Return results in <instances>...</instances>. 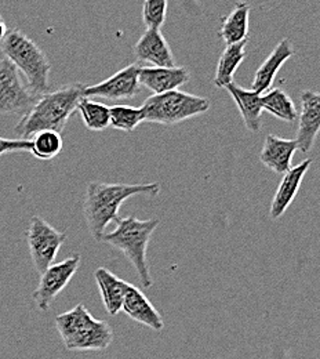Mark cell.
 Returning <instances> with one entry per match:
<instances>
[{
	"label": "cell",
	"mask_w": 320,
	"mask_h": 359,
	"mask_svg": "<svg viewBox=\"0 0 320 359\" xmlns=\"http://www.w3.org/2000/svg\"><path fill=\"white\" fill-rule=\"evenodd\" d=\"M109 115H111L109 126L116 130H122L127 133L134 132L142 122H145L144 112L141 108L115 105L109 108Z\"/></svg>",
	"instance_id": "obj_25"
},
{
	"label": "cell",
	"mask_w": 320,
	"mask_h": 359,
	"mask_svg": "<svg viewBox=\"0 0 320 359\" xmlns=\"http://www.w3.org/2000/svg\"><path fill=\"white\" fill-rule=\"evenodd\" d=\"M31 149V140H10L0 137V156L10 152H29Z\"/></svg>",
	"instance_id": "obj_27"
},
{
	"label": "cell",
	"mask_w": 320,
	"mask_h": 359,
	"mask_svg": "<svg viewBox=\"0 0 320 359\" xmlns=\"http://www.w3.org/2000/svg\"><path fill=\"white\" fill-rule=\"evenodd\" d=\"M189 71L183 67L159 68V67H141L138 72V82L153 94H163L167 91L179 90L189 82Z\"/></svg>",
	"instance_id": "obj_13"
},
{
	"label": "cell",
	"mask_w": 320,
	"mask_h": 359,
	"mask_svg": "<svg viewBox=\"0 0 320 359\" xmlns=\"http://www.w3.org/2000/svg\"><path fill=\"white\" fill-rule=\"evenodd\" d=\"M8 34V28H7V24H6V21L3 20V17H1V14H0V43L3 42V39L6 38V35Z\"/></svg>",
	"instance_id": "obj_28"
},
{
	"label": "cell",
	"mask_w": 320,
	"mask_h": 359,
	"mask_svg": "<svg viewBox=\"0 0 320 359\" xmlns=\"http://www.w3.org/2000/svg\"><path fill=\"white\" fill-rule=\"evenodd\" d=\"M294 53L295 50L291 45V42L287 38L281 39L274 47V51L270 54V57L257 69L256 76L253 79L251 90L263 95L264 93L271 89L279 69L283 67V64L287 60H290L294 55Z\"/></svg>",
	"instance_id": "obj_16"
},
{
	"label": "cell",
	"mask_w": 320,
	"mask_h": 359,
	"mask_svg": "<svg viewBox=\"0 0 320 359\" xmlns=\"http://www.w3.org/2000/svg\"><path fill=\"white\" fill-rule=\"evenodd\" d=\"M158 225V219L139 220L136 216L126 219L119 217L116 220V228L111 232H105L101 239V242L119 249L127 257L137 271L138 278L145 289H149L153 283L146 262V250Z\"/></svg>",
	"instance_id": "obj_4"
},
{
	"label": "cell",
	"mask_w": 320,
	"mask_h": 359,
	"mask_svg": "<svg viewBox=\"0 0 320 359\" xmlns=\"http://www.w3.org/2000/svg\"><path fill=\"white\" fill-rule=\"evenodd\" d=\"M251 7L247 1H236L232 11L221 24L220 38L225 45H235L249 39V21Z\"/></svg>",
	"instance_id": "obj_20"
},
{
	"label": "cell",
	"mask_w": 320,
	"mask_h": 359,
	"mask_svg": "<svg viewBox=\"0 0 320 359\" xmlns=\"http://www.w3.org/2000/svg\"><path fill=\"white\" fill-rule=\"evenodd\" d=\"M320 132V93L305 90L301 93V114L298 116L297 145L302 154H308Z\"/></svg>",
	"instance_id": "obj_11"
},
{
	"label": "cell",
	"mask_w": 320,
	"mask_h": 359,
	"mask_svg": "<svg viewBox=\"0 0 320 359\" xmlns=\"http://www.w3.org/2000/svg\"><path fill=\"white\" fill-rule=\"evenodd\" d=\"M76 111H79V114L89 130L102 132L109 128L111 115H109L108 105L90 100L88 97H83L79 101Z\"/></svg>",
	"instance_id": "obj_23"
},
{
	"label": "cell",
	"mask_w": 320,
	"mask_h": 359,
	"mask_svg": "<svg viewBox=\"0 0 320 359\" xmlns=\"http://www.w3.org/2000/svg\"><path fill=\"white\" fill-rule=\"evenodd\" d=\"M141 109L145 122L173 126L206 114L210 109V101L204 97L173 90L163 94H152L144 101Z\"/></svg>",
	"instance_id": "obj_6"
},
{
	"label": "cell",
	"mask_w": 320,
	"mask_h": 359,
	"mask_svg": "<svg viewBox=\"0 0 320 359\" xmlns=\"http://www.w3.org/2000/svg\"><path fill=\"white\" fill-rule=\"evenodd\" d=\"M167 15V0H144L142 22L146 28L160 29Z\"/></svg>",
	"instance_id": "obj_26"
},
{
	"label": "cell",
	"mask_w": 320,
	"mask_h": 359,
	"mask_svg": "<svg viewBox=\"0 0 320 359\" xmlns=\"http://www.w3.org/2000/svg\"><path fill=\"white\" fill-rule=\"evenodd\" d=\"M298 145L295 138H281L277 135H267L260 161L264 166L277 175H284L291 169V161L297 152Z\"/></svg>",
	"instance_id": "obj_15"
},
{
	"label": "cell",
	"mask_w": 320,
	"mask_h": 359,
	"mask_svg": "<svg viewBox=\"0 0 320 359\" xmlns=\"http://www.w3.org/2000/svg\"><path fill=\"white\" fill-rule=\"evenodd\" d=\"M160 192L159 182L116 184L92 181L88 184L83 213L88 228L95 241H101L106 226L116 223L119 209L125 201L136 195L156 196Z\"/></svg>",
	"instance_id": "obj_1"
},
{
	"label": "cell",
	"mask_w": 320,
	"mask_h": 359,
	"mask_svg": "<svg viewBox=\"0 0 320 359\" xmlns=\"http://www.w3.org/2000/svg\"><path fill=\"white\" fill-rule=\"evenodd\" d=\"M249 43V39L235 43V45H228L224 51L221 53L216 69V76H214V85L216 88H224L228 86L229 83L233 82L235 72L237 68L242 65V62L246 58V46Z\"/></svg>",
	"instance_id": "obj_21"
},
{
	"label": "cell",
	"mask_w": 320,
	"mask_h": 359,
	"mask_svg": "<svg viewBox=\"0 0 320 359\" xmlns=\"http://www.w3.org/2000/svg\"><path fill=\"white\" fill-rule=\"evenodd\" d=\"M29 152L39 161H51L62 151L64 141L62 135L58 132L43 130L35 133L31 138Z\"/></svg>",
	"instance_id": "obj_24"
},
{
	"label": "cell",
	"mask_w": 320,
	"mask_h": 359,
	"mask_svg": "<svg viewBox=\"0 0 320 359\" xmlns=\"http://www.w3.org/2000/svg\"><path fill=\"white\" fill-rule=\"evenodd\" d=\"M97 286L99 289L104 307L112 316L119 314L123 307L125 296L132 283L120 279L106 269H97L94 272Z\"/></svg>",
	"instance_id": "obj_17"
},
{
	"label": "cell",
	"mask_w": 320,
	"mask_h": 359,
	"mask_svg": "<svg viewBox=\"0 0 320 359\" xmlns=\"http://www.w3.org/2000/svg\"><path fill=\"white\" fill-rule=\"evenodd\" d=\"M133 53L139 62H148L159 68L176 67L173 51L158 28H146L133 47Z\"/></svg>",
	"instance_id": "obj_12"
},
{
	"label": "cell",
	"mask_w": 320,
	"mask_h": 359,
	"mask_svg": "<svg viewBox=\"0 0 320 359\" xmlns=\"http://www.w3.org/2000/svg\"><path fill=\"white\" fill-rule=\"evenodd\" d=\"M81 256L75 255L61 263L51 264L41 275L38 287L32 293V299L39 311L46 313L51 307L53 300L68 286L81 267Z\"/></svg>",
	"instance_id": "obj_9"
},
{
	"label": "cell",
	"mask_w": 320,
	"mask_h": 359,
	"mask_svg": "<svg viewBox=\"0 0 320 359\" xmlns=\"http://www.w3.org/2000/svg\"><path fill=\"white\" fill-rule=\"evenodd\" d=\"M139 68L141 67L138 64H130L123 69L118 71L106 81L97 83L94 86H86L83 95L88 98L98 97L112 101L132 100L137 97L141 90V85L138 82Z\"/></svg>",
	"instance_id": "obj_10"
},
{
	"label": "cell",
	"mask_w": 320,
	"mask_h": 359,
	"mask_svg": "<svg viewBox=\"0 0 320 359\" xmlns=\"http://www.w3.org/2000/svg\"><path fill=\"white\" fill-rule=\"evenodd\" d=\"M0 48L6 60L24 74L29 89L38 95L46 93L51 64L39 46L20 31H8Z\"/></svg>",
	"instance_id": "obj_5"
},
{
	"label": "cell",
	"mask_w": 320,
	"mask_h": 359,
	"mask_svg": "<svg viewBox=\"0 0 320 359\" xmlns=\"http://www.w3.org/2000/svg\"><path fill=\"white\" fill-rule=\"evenodd\" d=\"M85 88L86 85L76 83L42 94L17 123L14 132L24 140L43 130L62 133L71 115L78 109L79 101L85 97Z\"/></svg>",
	"instance_id": "obj_2"
},
{
	"label": "cell",
	"mask_w": 320,
	"mask_h": 359,
	"mask_svg": "<svg viewBox=\"0 0 320 359\" xmlns=\"http://www.w3.org/2000/svg\"><path fill=\"white\" fill-rule=\"evenodd\" d=\"M54 323L69 351H102L113 341L109 323L95 319L83 304L55 316Z\"/></svg>",
	"instance_id": "obj_3"
},
{
	"label": "cell",
	"mask_w": 320,
	"mask_h": 359,
	"mask_svg": "<svg viewBox=\"0 0 320 359\" xmlns=\"http://www.w3.org/2000/svg\"><path fill=\"white\" fill-rule=\"evenodd\" d=\"M39 97L22 82L21 74L8 60H0V115L24 116Z\"/></svg>",
	"instance_id": "obj_8"
},
{
	"label": "cell",
	"mask_w": 320,
	"mask_h": 359,
	"mask_svg": "<svg viewBox=\"0 0 320 359\" xmlns=\"http://www.w3.org/2000/svg\"><path fill=\"white\" fill-rule=\"evenodd\" d=\"M261 105L263 111L270 112L272 116L283 122L293 123L298 118L294 101L283 89L274 88L264 93V95H261Z\"/></svg>",
	"instance_id": "obj_22"
},
{
	"label": "cell",
	"mask_w": 320,
	"mask_h": 359,
	"mask_svg": "<svg viewBox=\"0 0 320 359\" xmlns=\"http://www.w3.org/2000/svg\"><path fill=\"white\" fill-rule=\"evenodd\" d=\"M35 269L42 275L51 264L67 239V233L55 229L42 217L34 216L25 232Z\"/></svg>",
	"instance_id": "obj_7"
},
{
	"label": "cell",
	"mask_w": 320,
	"mask_h": 359,
	"mask_svg": "<svg viewBox=\"0 0 320 359\" xmlns=\"http://www.w3.org/2000/svg\"><path fill=\"white\" fill-rule=\"evenodd\" d=\"M225 90L230 94V97L235 100L236 107L242 115V119L244 122V126L253 132L257 133L261 129V114H263V105H261V94L240 88L237 83L232 82Z\"/></svg>",
	"instance_id": "obj_19"
},
{
	"label": "cell",
	"mask_w": 320,
	"mask_h": 359,
	"mask_svg": "<svg viewBox=\"0 0 320 359\" xmlns=\"http://www.w3.org/2000/svg\"><path fill=\"white\" fill-rule=\"evenodd\" d=\"M122 310L138 323L148 326L155 332H160L165 326L159 311L152 306L148 297L134 285H130Z\"/></svg>",
	"instance_id": "obj_18"
},
{
	"label": "cell",
	"mask_w": 320,
	"mask_h": 359,
	"mask_svg": "<svg viewBox=\"0 0 320 359\" xmlns=\"http://www.w3.org/2000/svg\"><path fill=\"white\" fill-rule=\"evenodd\" d=\"M311 165H312V161L305 159L284 173L283 179L280 181V184L274 192V199L271 203V209H270L271 219L279 220L286 213V210L290 208V205L293 203V201L295 199V196L300 191L302 180L309 172Z\"/></svg>",
	"instance_id": "obj_14"
}]
</instances>
